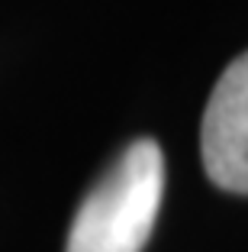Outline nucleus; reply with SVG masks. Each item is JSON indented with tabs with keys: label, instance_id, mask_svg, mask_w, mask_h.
Here are the masks:
<instances>
[{
	"label": "nucleus",
	"instance_id": "1",
	"mask_svg": "<svg viewBox=\"0 0 248 252\" xmlns=\"http://www.w3.org/2000/svg\"><path fill=\"white\" fill-rule=\"evenodd\" d=\"M165 197V156L136 139L81 200L65 252H142Z\"/></svg>",
	"mask_w": 248,
	"mask_h": 252
},
{
	"label": "nucleus",
	"instance_id": "2",
	"mask_svg": "<svg viewBox=\"0 0 248 252\" xmlns=\"http://www.w3.org/2000/svg\"><path fill=\"white\" fill-rule=\"evenodd\" d=\"M200 152L213 185L248 194V52L219 74L203 110Z\"/></svg>",
	"mask_w": 248,
	"mask_h": 252
}]
</instances>
